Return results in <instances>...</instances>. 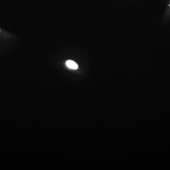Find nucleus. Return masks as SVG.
Listing matches in <instances>:
<instances>
[{"mask_svg":"<svg viewBox=\"0 0 170 170\" xmlns=\"http://www.w3.org/2000/svg\"><path fill=\"white\" fill-rule=\"evenodd\" d=\"M66 66L70 69H78V65L76 62L72 60H68L66 62Z\"/></svg>","mask_w":170,"mask_h":170,"instance_id":"f257e3e1","label":"nucleus"}]
</instances>
